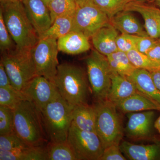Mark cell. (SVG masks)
Wrapping results in <instances>:
<instances>
[{"instance_id":"1","label":"cell","mask_w":160,"mask_h":160,"mask_svg":"<svg viewBox=\"0 0 160 160\" xmlns=\"http://www.w3.org/2000/svg\"><path fill=\"white\" fill-rule=\"evenodd\" d=\"M13 132L28 146H44L46 135L41 112L28 100H22L13 109Z\"/></svg>"},{"instance_id":"2","label":"cell","mask_w":160,"mask_h":160,"mask_svg":"<svg viewBox=\"0 0 160 160\" xmlns=\"http://www.w3.org/2000/svg\"><path fill=\"white\" fill-rule=\"evenodd\" d=\"M0 10L17 47L20 49L32 48L40 39L27 16L22 1L1 4Z\"/></svg>"},{"instance_id":"3","label":"cell","mask_w":160,"mask_h":160,"mask_svg":"<svg viewBox=\"0 0 160 160\" xmlns=\"http://www.w3.org/2000/svg\"><path fill=\"white\" fill-rule=\"evenodd\" d=\"M54 83L61 96L71 106L87 104L88 81L79 66L69 63L59 65Z\"/></svg>"},{"instance_id":"4","label":"cell","mask_w":160,"mask_h":160,"mask_svg":"<svg viewBox=\"0 0 160 160\" xmlns=\"http://www.w3.org/2000/svg\"><path fill=\"white\" fill-rule=\"evenodd\" d=\"M74 107L59 93L41 111L44 128L50 142L67 141Z\"/></svg>"},{"instance_id":"5","label":"cell","mask_w":160,"mask_h":160,"mask_svg":"<svg viewBox=\"0 0 160 160\" xmlns=\"http://www.w3.org/2000/svg\"><path fill=\"white\" fill-rule=\"evenodd\" d=\"M30 49L16 47L2 53L1 61L12 86L18 91H22L28 83L37 76Z\"/></svg>"},{"instance_id":"6","label":"cell","mask_w":160,"mask_h":160,"mask_svg":"<svg viewBox=\"0 0 160 160\" xmlns=\"http://www.w3.org/2000/svg\"><path fill=\"white\" fill-rule=\"evenodd\" d=\"M96 131L104 149L113 144H120L123 136L122 120L115 105L108 99L97 101Z\"/></svg>"},{"instance_id":"7","label":"cell","mask_w":160,"mask_h":160,"mask_svg":"<svg viewBox=\"0 0 160 160\" xmlns=\"http://www.w3.org/2000/svg\"><path fill=\"white\" fill-rule=\"evenodd\" d=\"M88 80L97 101L107 99L111 86L112 72L106 56L92 50L86 58Z\"/></svg>"},{"instance_id":"8","label":"cell","mask_w":160,"mask_h":160,"mask_svg":"<svg viewBox=\"0 0 160 160\" xmlns=\"http://www.w3.org/2000/svg\"><path fill=\"white\" fill-rule=\"evenodd\" d=\"M57 40L40 39L30 49L37 75L43 76L54 83L59 66Z\"/></svg>"},{"instance_id":"9","label":"cell","mask_w":160,"mask_h":160,"mask_svg":"<svg viewBox=\"0 0 160 160\" xmlns=\"http://www.w3.org/2000/svg\"><path fill=\"white\" fill-rule=\"evenodd\" d=\"M67 140L78 160H99L103 154L104 147L97 133L81 130L72 123Z\"/></svg>"},{"instance_id":"10","label":"cell","mask_w":160,"mask_h":160,"mask_svg":"<svg viewBox=\"0 0 160 160\" xmlns=\"http://www.w3.org/2000/svg\"><path fill=\"white\" fill-rule=\"evenodd\" d=\"M110 23V19L90 0L78 6L73 17V31L91 38L99 29Z\"/></svg>"},{"instance_id":"11","label":"cell","mask_w":160,"mask_h":160,"mask_svg":"<svg viewBox=\"0 0 160 160\" xmlns=\"http://www.w3.org/2000/svg\"><path fill=\"white\" fill-rule=\"evenodd\" d=\"M22 92L40 112L59 93L54 83L40 76L32 79Z\"/></svg>"},{"instance_id":"12","label":"cell","mask_w":160,"mask_h":160,"mask_svg":"<svg viewBox=\"0 0 160 160\" xmlns=\"http://www.w3.org/2000/svg\"><path fill=\"white\" fill-rule=\"evenodd\" d=\"M154 116L153 110L128 113V121L125 129L126 136L133 140L150 137Z\"/></svg>"},{"instance_id":"13","label":"cell","mask_w":160,"mask_h":160,"mask_svg":"<svg viewBox=\"0 0 160 160\" xmlns=\"http://www.w3.org/2000/svg\"><path fill=\"white\" fill-rule=\"evenodd\" d=\"M22 2L40 39L52 25L49 8L42 0H22Z\"/></svg>"},{"instance_id":"14","label":"cell","mask_w":160,"mask_h":160,"mask_svg":"<svg viewBox=\"0 0 160 160\" xmlns=\"http://www.w3.org/2000/svg\"><path fill=\"white\" fill-rule=\"evenodd\" d=\"M119 35L117 29L110 23L92 36V45L96 50L107 56L118 50L116 40Z\"/></svg>"},{"instance_id":"15","label":"cell","mask_w":160,"mask_h":160,"mask_svg":"<svg viewBox=\"0 0 160 160\" xmlns=\"http://www.w3.org/2000/svg\"><path fill=\"white\" fill-rule=\"evenodd\" d=\"M89 38L79 32L72 31L57 40L59 51L77 55L89 51L91 48Z\"/></svg>"},{"instance_id":"16","label":"cell","mask_w":160,"mask_h":160,"mask_svg":"<svg viewBox=\"0 0 160 160\" xmlns=\"http://www.w3.org/2000/svg\"><path fill=\"white\" fill-rule=\"evenodd\" d=\"M127 78L134 84L138 92L160 105V91L155 84L150 72L137 68Z\"/></svg>"},{"instance_id":"17","label":"cell","mask_w":160,"mask_h":160,"mask_svg":"<svg viewBox=\"0 0 160 160\" xmlns=\"http://www.w3.org/2000/svg\"><path fill=\"white\" fill-rule=\"evenodd\" d=\"M110 23L122 33L140 37L149 36L137 18L129 11L120 12L110 19Z\"/></svg>"},{"instance_id":"18","label":"cell","mask_w":160,"mask_h":160,"mask_svg":"<svg viewBox=\"0 0 160 160\" xmlns=\"http://www.w3.org/2000/svg\"><path fill=\"white\" fill-rule=\"evenodd\" d=\"M120 147L129 160H154L160 157V147L156 144L136 145L124 141L120 143Z\"/></svg>"},{"instance_id":"19","label":"cell","mask_w":160,"mask_h":160,"mask_svg":"<svg viewBox=\"0 0 160 160\" xmlns=\"http://www.w3.org/2000/svg\"><path fill=\"white\" fill-rule=\"evenodd\" d=\"M115 105L118 110L124 113L147 110L160 111L159 104L138 91Z\"/></svg>"},{"instance_id":"20","label":"cell","mask_w":160,"mask_h":160,"mask_svg":"<svg viewBox=\"0 0 160 160\" xmlns=\"http://www.w3.org/2000/svg\"><path fill=\"white\" fill-rule=\"evenodd\" d=\"M125 11L136 12L142 17L145 22V29L151 37L158 40L159 25L155 14L154 7L148 6L141 2H130L126 6Z\"/></svg>"},{"instance_id":"21","label":"cell","mask_w":160,"mask_h":160,"mask_svg":"<svg viewBox=\"0 0 160 160\" xmlns=\"http://www.w3.org/2000/svg\"><path fill=\"white\" fill-rule=\"evenodd\" d=\"M137 92L134 84L128 78L112 71L111 88L107 99L115 104Z\"/></svg>"},{"instance_id":"22","label":"cell","mask_w":160,"mask_h":160,"mask_svg":"<svg viewBox=\"0 0 160 160\" xmlns=\"http://www.w3.org/2000/svg\"><path fill=\"white\" fill-rule=\"evenodd\" d=\"M72 123L84 131H96V113L94 106L87 104L74 106L72 111Z\"/></svg>"},{"instance_id":"23","label":"cell","mask_w":160,"mask_h":160,"mask_svg":"<svg viewBox=\"0 0 160 160\" xmlns=\"http://www.w3.org/2000/svg\"><path fill=\"white\" fill-rule=\"evenodd\" d=\"M112 71L122 76L128 77L137 68L129 60L126 53L120 50L106 56Z\"/></svg>"},{"instance_id":"24","label":"cell","mask_w":160,"mask_h":160,"mask_svg":"<svg viewBox=\"0 0 160 160\" xmlns=\"http://www.w3.org/2000/svg\"><path fill=\"white\" fill-rule=\"evenodd\" d=\"M73 17L63 16L57 18L52 25L40 39L52 38L58 40L73 31Z\"/></svg>"},{"instance_id":"25","label":"cell","mask_w":160,"mask_h":160,"mask_svg":"<svg viewBox=\"0 0 160 160\" xmlns=\"http://www.w3.org/2000/svg\"><path fill=\"white\" fill-rule=\"evenodd\" d=\"M48 160H78L68 141L50 142L47 145Z\"/></svg>"},{"instance_id":"26","label":"cell","mask_w":160,"mask_h":160,"mask_svg":"<svg viewBox=\"0 0 160 160\" xmlns=\"http://www.w3.org/2000/svg\"><path fill=\"white\" fill-rule=\"evenodd\" d=\"M48 7L52 23L60 17L73 16L78 6L75 0H53Z\"/></svg>"},{"instance_id":"27","label":"cell","mask_w":160,"mask_h":160,"mask_svg":"<svg viewBox=\"0 0 160 160\" xmlns=\"http://www.w3.org/2000/svg\"><path fill=\"white\" fill-rule=\"evenodd\" d=\"M26 100L22 92L15 89L12 86L0 87V106L14 109L22 100Z\"/></svg>"},{"instance_id":"28","label":"cell","mask_w":160,"mask_h":160,"mask_svg":"<svg viewBox=\"0 0 160 160\" xmlns=\"http://www.w3.org/2000/svg\"><path fill=\"white\" fill-rule=\"evenodd\" d=\"M92 2L109 19L120 12L124 11L131 0H92Z\"/></svg>"},{"instance_id":"29","label":"cell","mask_w":160,"mask_h":160,"mask_svg":"<svg viewBox=\"0 0 160 160\" xmlns=\"http://www.w3.org/2000/svg\"><path fill=\"white\" fill-rule=\"evenodd\" d=\"M126 54L132 65L138 69H146L150 72L160 69V66L152 62L147 55L136 49H132Z\"/></svg>"},{"instance_id":"30","label":"cell","mask_w":160,"mask_h":160,"mask_svg":"<svg viewBox=\"0 0 160 160\" xmlns=\"http://www.w3.org/2000/svg\"><path fill=\"white\" fill-rule=\"evenodd\" d=\"M29 146L23 142L14 132L0 135V150L14 151L22 150Z\"/></svg>"},{"instance_id":"31","label":"cell","mask_w":160,"mask_h":160,"mask_svg":"<svg viewBox=\"0 0 160 160\" xmlns=\"http://www.w3.org/2000/svg\"><path fill=\"white\" fill-rule=\"evenodd\" d=\"M14 112L7 106H0V135L13 131Z\"/></svg>"},{"instance_id":"32","label":"cell","mask_w":160,"mask_h":160,"mask_svg":"<svg viewBox=\"0 0 160 160\" xmlns=\"http://www.w3.org/2000/svg\"><path fill=\"white\" fill-rule=\"evenodd\" d=\"M17 47L16 45L12 38L4 19L2 12L0 10V49L2 53L10 51Z\"/></svg>"},{"instance_id":"33","label":"cell","mask_w":160,"mask_h":160,"mask_svg":"<svg viewBox=\"0 0 160 160\" xmlns=\"http://www.w3.org/2000/svg\"><path fill=\"white\" fill-rule=\"evenodd\" d=\"M137 36L122 33L119 35L116 40L118 50L127 53L136 49Z\"/></svg>"},{"instance_id":"34","label":"cell","mask_w":160,"mask_h":160,"mask_svg":"<svg viewBox=\"0 0 160 160\" xmlns=\"http://www.w3.org/2000/svg\"><path fill=\"white\" fill-rule=\"evenodd\" d=\"M120 147V144H113L104 149L99 160H126Z\"/></svg>"},{"instance_id":"35","label":"cell","mask_w":160,"mask_h":160,"mask_svg":"<svg viewBox=\"0 0 160 160\" xmlns=\"http://www.w3.org/2000/svg\"><path fill=\"white\" fill-rule=\"evenodd\" d=\"M158 40L149 36H138L137 40L136 49L140 52L147 54L148 52L156 44Z\"/></svg>"},{"instance_id":"36","label":"cell","mask_w":160,"mask_h":160,"mask_svg":"<svg viewBox=\"0 0 160 160\" xmlns=\"http://www.w3.org/2000/svg\"><path fill=\"white\" fill-rule=\"evenodd\" d=\"M146 55L152 62L160 66V42L159 40Z\"/></svg>"},{"instance_id":"37","label":"cell","mask_w":160,"mask_h":160,"mask_svg":"<svg viewBox=\"0 0 160 160\" xmlns=\"http://www.w3.org/2000/svg\"><path fill=\"white\" fill-rule=\"evenodd\" d=\"M12 86L8 74L2 62H0V87Z\"/></svg>"},{"instance_id":"38","label":"cell","mask_w":160,"mask_h":160,"mask_svg":"<svg viewBox=\"0 0 160 160\" xmlns=\"http://www.w3.org/2000/svg\"><path fill=\"white\" fill-rule=\"evenodd\" d=\"M151 73L155 84L160 91V69L152 72Z\"/></svg>"},{"instance_id":"39","label":"cell","mask_w":160,"mask_h":160,"mask_svg":"<svg viewBox=\"0 0 160 160\" xmlns=\"http://www.w3.org/2000/svg\"><path fill=\"white\" fill-rule=\"evenodd\" d=\"M154 10L155 14L157 18L158 21L159 25V38L158 40L160 42V9H157V8L154 7Z\"/></svg>"},{"instance_id":"40","label":"cell","mask_w":160,"mask_h":160,"mask_svg":"<svg viewBox=\"0 0 160 160\" xmlns=\"http://www.w3.org/2000/svg\"><path fill=\"white\" fill-rule=\"evenodd\" d=\"M154 126L156 129L160 133V116L155 122Z\"/></svg>"},{"instance_id":"41","label":"cell","mask_w":160,"mask_h":160,"mask_svg":"<svg viewBox=\"0 0 160 160\" xmlns=\"http://www.w3.org/2000/svg\"><path fill=\"white\" fill-rule=\"evenodd\" d=\"M75 1L77 4L78 6H79L84 5V4L89 2L90 0H75Z\"/></svg>"},{"instance_id":"42","label":"cell","mask_w":160,"mask_h":160,"mask_svg":"<svg viewBox=\"0 0 160 160\" xmlns=\"http://www.w3.org/2000/svg\"><path fill=\"white\" fill-rule=\"evenodd\" d=\"M21 0H0L1 4H6V3L14 2Z\"/></svg>"},{"instance_id":"43","label":"cell","mask_w":160,"mask_h":160,"mask_svg":"<svg viewBox=\"0 0 160 160\" xmlns=\"http://www.w3.org/2000/svg\"><path fill=\"white\" fill-rule=\"evenodd\" d=\"M42 1L43 2L45 3L46 6H48V5H49L52 1H53V0H42Z\"/></svg>"},{"instance_id":"44","label":"cell","mask_w":160,"mask_h":160,"mask_svg":"<svg viewBox=\"0 0 160 160\" xmlns=\"http://www.w3.org/2000/svg\"><path fill=\"white\" fill-rule=\"evenodd\" d=\"M132 1H134V2H146V1H151V0H131Z\"/></svg>"},{"instance_id":"45","label":"cell","mask_w":160,"mask_h":160,"mask_svg":"<svg viewBox=\"0 0 160 160\" xmlns=\"http://www.w3.org/2000/svg\"><path fill=\"white\" fill-rule=\"evenodd\" d=\"M158 6L159 7L160 9V0H155Z\"/></svg>"},{"instance_id":"46","label":"cell","mask_w":160,"mask_h":160,"mask_svg":"<svg viewBox=\"0 0 160 160\" xmlns=\"http://www.w3.org/2000/svg\"><path fill=\"white\" fill-rule=\"evenodd\" d=\"M21 1H22V0H21Z\"/></svg>"}]
</instances>
